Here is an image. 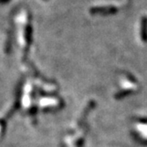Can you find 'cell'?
Returning a JSON list of instances; mask_svg holds the SVG:
<instances>
[{
    "mask_svg": "<svg viewBox=\"0 0 147 147\" xmlns=\"http://www.w3.org/2000/svg\"><path fill=\"white\" fill-rule=\"evenodd\" d=\"M92 13H115L117 9L115 7H94L91 9Z\"/></svg>",
    "mask_w": 147,
    "mask_h": 147,
    "instance_id": "cell-2",
    "label": "cell"
},
{
    "mask_svg": "<svg viewBox=\"0 0 147 147\" xmlns=\"http://www.w3.org/2000/svg\"><path fill=\"white\" fill-rule=\"evenodd\" d=\"M141 28H140V35L144 42H147V17L144 16L141 19Z\"/></svg>",
    "mask_w": 147,
    "mask_h": 147,
    "instance_id": "cell-1",
    "label": "cell"
}]
</instances>
